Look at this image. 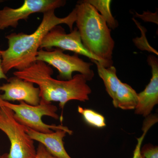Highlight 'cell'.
Segmentation results:
<instances>
[{"mask_svg":"<svg viewBox=\"0 0 158 158\" xmlns=\"http://www.w3.org/2000/svg\"><path fill=\"white\" fill-rule=\"evenodd\" d=\"M77 110L85 122L91 126L99 128L106 126L105 117L101 114L93 110L85 109L80 106L78 107Z\"/></svg>","mask_w":158,"mask_h":158,"instance_id":"16","label":"cell"},{"mask_svg":"<svg viewBox=\"0 0 158 158\" xmlns=\"http://www.w3.org/2000/svg\"><path fill=\"white\" fill-rule=\"evenodd\" d=\"M26 131L33 140L42 144L49 152L56 158H72L66 151L63 139L67 132L59 129L52 133L38 132L26 127Z\"/></svg>","mask_w":158,"mask_h":158,"instance_id":"11","label":"cell"},{"mask_svg":"<svg viewBox=\"0 0 158 158\" xmlns=\"http://www.w3.org/2000/svg\"><path fill=\"white\" fill-rule=\"evenodd\" d=\"M147 62L152 68V78L144 90L138 94V102L135 110L137 115L146 117L158 104V60L154 55H149Z\"/></svg>","mask_w":158,"mask_h":158,"instance_id":"10","label":"cell"},{"mask_svg":"<svg viewBox=\"0 0 158 158\" xmlns=\"http://www.w3.org/2000/svg\"><path fill=\"white\" fill-rule=\"evenodd\" d=\"M53 73L50 65L41 61H36L28 68L13 73L15 76L38 86L40 101L59 102L62 110L70 101L89 100L91 89L84 76L77 74L71 80L62 81L53 78Z\"/></svg>","mask_w":158,"mask_h":158,"instance_id":"2","label":"cell"},{"mask_svg":"<svg viewBox=\"0 0 158 158\" xmlns=\"http://www.w3.org/2000/svg\"><path fill=\"white\" fill-rule=\"evenodd\" d=\"M14 112L7 107L2 106L0 111V130L6 134L10 141L9 153L2 158H35L37 150L34 141L26 131V126L16 121Z\"/></svg>","mask_w":158,"mask_h":158,"instance_id":"5","label":"cell"},{"mask_svg":"<svg viewBox=\"0 0 158 158\" xmlns=\"http://www.w3.org/2000/svg\"><path fill=\"white\" fill-rule=\"evenodd\" d=\"M136 15L135 16L136 17L139 18L145 22H150L155 23L158 24V12L156 11L155 13H152L150 11L144 12L142 14H138L136 12Z\"/></svg>","mask_w":158,"mask_h":158,"instance_id":"19","label":"cell"},{"mask_svg":"<svg viewBox=\"0 0 158 158\" xmlns=\"http://www.w3.org/2000/svg\"><path fill=\"white\" fill-rule=\"evenodd\" d=\"M158 121V116L156 114H150L147 117H145L142 125V131H143V134L140 138H137V144L134 151L132 158H145L141 153L142 142L150 129L157 123Z\"/></svg>","mask_w":158,"mask_h":158,"instance_id":"15","label":"cell"},{"mask_svg":"<svg viewBox=\"0 0 158 158\" xmlns=\"http://www.w3.org/2000/svg\"><path fill=\"white\" fill-rule=\"evenodd\" d=\"M0 2H1V1H0Z\"/></svg>","mask_w":158,"mask_h":158,"instance_id":"24","label":"cell"},{"mask_svg":"<svg viewBox=\"0 0 158 158\" xmlns=\"http://www.w3.org/2000/svg\"><path fill=\"white\" fill-rule=\"evenodd\" d=\"M141 153L145 158H158V147L151 144H145L141 148Z\"/></svg>","mask_w":158,"mask_h":158,"instance_id":"18","label":"cell"},{"mask_svg":"<svg viewBox=\"0 0 158 158\" xmlns=\"http://www.w3.org/2000/svg\"><path fill=\"white\" fill-rule=\"evenodd\" d=\"M1 49H0V80L1 79H5L8 80V77L6 76V74L4 73L2 67V58L1 53Z\"/></svg>","mask_w":158,"mask_h":158,"instance_id":"21","label":"cell"},{"mask_svg":"<svg viewBox=\"0 0 158 158\" xmlns=\"http://www.w3.org/2000/svg\"><path fill=\"white\" fill-rule=\"evenodd\" d=\"M134 21L136 23V25L139 29L141 30V38H136L134 40V42L135 43V45L138 47H139L141 44H143L141 45V48L140 49L141 50H146L149 52L154 53L158 55V52L154 49L152 48L150 45H149L148 42L146 37H145V31L146 30L143 27L141 26V25L139 23L137 22L136 20L134 19Z\"/></svg>","mask_w":158,"mask_h":158,"instance_id":"17","label":"cell"},{"mask_svg":"<svg viewBox=\"0 0 158 158\" xmlns=\"http://www.w3.org/2000/svg\"><path fill=\"white\" fill-rule=\"evenodd\" d=\"M92 61L96 65L99 76L103 81L106 90L113 102L115 100L118 86L122 82L116 74V68L113 65L109 68H105L97 61Z\"/></svg>","mask_w":158,"mask_h":158,"instance_id":"13","label":"cell"},{"mask_svg":"<svg viewBox=\"0 0 158 158\" xmlns=\"http://www.w3.org/2000/svg\"><path fill=\"white\" fill-rule=\"evenodd\" d=\"M36 61H41L56 69L59 73V80L69 81L73 78V74L77 72L85 76L87 81L93 79L94 72L90 62H85L79 58L77 54L73 56L64 53L59 48L49 50L40 49L37 52Z\"/></svg>","mask_w":158,"mask_h":158,"instance_id":"6","label":"cell"},{"mask_svg":"<svg viewBox=\"0 0 158 158\" xmlns=\"http://www.w3.org/2000/svg\"><path fill=\"white\" fill-rule=\"evenodd\" d=\"M54 47L62 51L74 52L75 54L88 57L91 61L94 60L99 62L98 59L84 47L77 27L69 34H66L65 30L59 25L51 29L43 39L40 49L49 50Z\"/></svg>","mask_w":158,"mask_h":158,"instance_id":"8","label":"cell"},{"mask_svg":"<svg viewBox=\"0 0 158 158\" xmlns=\"http://www.w3.org/2000/svg\"><path fill=\"white\" fill-rule=\"evenodd\" d=\"M138 102V93L136 90L130 85L121 82L113 102L114 107L125 110H135Z\"/></svg>","mask_w":158,"mask_h":158,"instance_id":"12","label":"cell"},{"mask_svg":"<svg viewBox=\"0 0 158 158\" xmlns=\"http://www.w3.org/2000/svg\"><path fill=\"white\" fill-rule=\"evenodd\" d=\"M35 158H56L52 155L41 143H39Z\"/></svg>","mask_w":158,"mask_h":158,"instance_id":"20","label":"cell"},{"mask_svg":"<svg viewBox=\"0 0 158 158\" xmlns=\"http://www.w3.org/2000/svg\"><path fill=\"white\" fill-rule=\"evenodd\" d=\"M55 11L52 10L43 13L40 24L32 34L14 33L6 36L8 40V48L1 51L2 67L6 74L13 69L22 70L36 62L43 39L54 27L65 24L68 26L71 32L73 31L77 18L75 8L64 18L57 17Z\"/></svg>","mask_w":158,"mask_h":158,"instance_id":"1","label":"cell"},{"mask_svg":"<svg viewBox=\"0 0 158 158\" xmlns=\"http://www.w3.org/2000/svg\"><path fill=\"white\" fill-rule=\"evenodd\" d=\"M3 100L1 98V94H0V111H1V107L2 106V102Z\"/></svg>","mask_w":158,"mask_h":158,"instance_id":"22","label":"cell"},{"mask_svg":"<svg viewBox=\"0 0 158 158\" xmlns=\"http://www.w3.org/2000/svg\"><path fill=\"white\" fill-rule=\"evenodd\" d=\"M97 10L110 29L114 30L118 27V22L113 17L111 11L110 0H85Z\"/></svg>","mask_w":158,"mask_h":158,"instance_id":"14","label":"cell"},{"mask_svg":"<svg viewBox=\"0 0 158 158\" xmlns=\"http://www.w3.org/2000/svg\"><path fill=\"white\" fill-rule=\"evenodd\" d=\"M65 4L64 0H25L19 8L4 7L0 10V31L9 27L16 28L19 21L26 20L31 14L56 10Z\"/></svg>","mask_w":158,"mask_h":158,"instance_id":"7","label":"cell"},{"mask_svg":"<svg viewBox=\"0 0 158 158\" xmlns=\"http://www.w3.org/2000/svg\"><path fill=\"white\" fill-rule=\"evenodd\" d=\"M34 84L27 81L17 77H11L7 80V83L0 86V90L4 92L1 94L4 101L23 102L27 104L36 106L40 101V89Z\"/></svg>","mask_w":158,"mask_h":158,"instance_id":"9","label":"cell"},{"mask_svg":"<svg viewBox=\"0 0 158 158\" xmlns=\"http://www.w3.org/2000/svg\"><path fill=\"white\" fill-rule=\"evenodd\" d=\"M0 158H2V155H1V153H0Z\"/></svg>","mask_w":158,"mask_h":158,"instance_id":"23","label":"cell"},{"mask_svg":"<svg viewBox=\"0 0 158 158\" xmlns=\"http://www.w3.org/2000/svg\"><path fill=\"white\" fill-rule=\"evenodd\" d=\"M75 8L77 28L84 47L105 68L113 66L115 42L106 21L85 0L78 2Z\"/></svg>","mask_w":158,"mask_h":158,"instance_id":"3","label":"cell"},{"mask_svg":"<svg viewBox=\"0 0 158 158\" xmlns=\"http://www.w3.org/2000/svg\"><path fill=\"white\" fill-rule=\"evenodd\" d=\"M2 106L7 107L13 111L16 121L38 132L49 134L57 130L61 129L66 131L69 135H72V131L66 127L62 125L46 124L42 121L43 116H50L55 119L60 118L56 113L58 108L52 103L40 101L39 105L34 106L23 102H20L19 104H14L3 101Z\"/></svg>","mask_w":158,"mask_h":158,"instance_id":"4","label":"cell"}]
</instances>
